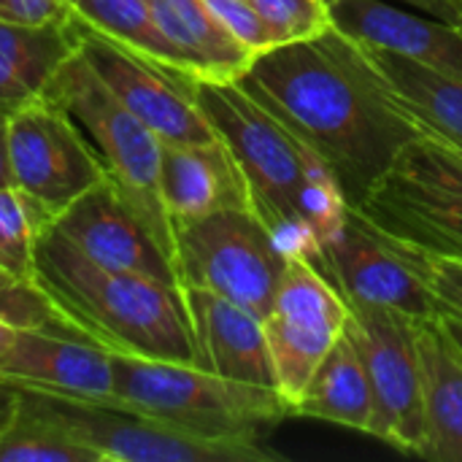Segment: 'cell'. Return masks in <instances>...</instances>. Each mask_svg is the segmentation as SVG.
<instances>
[{
  "label": "cell",
  "mask_w": 462,
  "mask_h": 462,
  "mask_svg": "<svg viewBox=\"0 0 462 462\" xmlns=\"http://www.w3.org/2000/svg\"><path fill=\"white\" fill-rule=\"evenodd\" d=\"M238 84L333 168L349 206L420 135L363 46L336 27L257 54Z\"/></svg>",
  "instance_id": "obj_1"
},
{
  "label": "cell",
  "mask_w": 462,
  "mask_h": 462,
  "mask_svg": "<svg viewBox=\"0 0 462 462\" xmlns=\"http://www.w3.org/2000/svg\"><path fill=\"white\" fill-rule=\"evenodd\" d=\"M192 97L233 152L249 206L282 252L319 260L322 241L344 222L349 200L333 168L238 81L189 79Z\"/></svg>",
  "instance_id": "obj_2"
},
{
  "label": "cell",
  "mask_w": 462,
  "mask_h": 462,
  "mask_svg": "<svg viewBox=\"0 0 462 462\" xmlns=\"http://www.w3.org/2000/svg\"><path fill=\"white\" fill-rule=\"evenodd\" d=\"M38 276L95 344L149 360L200 363L181 287L133 271L103 268L51 225L38 241Z\"/></svg>",
  "instance_id": "obj_3"
},
{
  "label": "cell",
  "mask_w": 462,
  "mask_h": 462,
  "mask_svg": "<svg viewBox=\"0 0 462 462\" xmlns=\"http://www.w3.org/2000/svg\"><path fill=\"white\" fill-rule=\"evenodd\" d=\"M116 409L203 439L263 441L290 417L279 390L241 384L184 363L111 352Z\"/></svg>",
  "instance_id": "obj_4"
},
{
  "label": "cell",
  "mask_w": 462,
  "mask_h": 462,
  "mask_svg": "<svg viewBox=\"0 0 462 462\" xmlns=\"http://www.w3.org/2000/svg\"><path fill=\"white\" fill-rule=\"evenodd\" d=\"M46 92L57 97L84 127L100 152L111 181L119 187V192L127 198V203L135 208V214L154 233L176 265L173 219L165 208L160 187V135L114 97V92L100 81L79 49L65 60Z\"/></svg>",
  "instance_id": "obj_5"
},
{
  "label": "cell",
  "mask_w": 462,
  "mask_h": 462,
  "mask_svg": "<svg viewBox=\"0 0 462 462\" xmlns=\"http://www.w3.org/2000/svg\"><path fill=\"white\" fill-rule=\"evenodd\" d=\"M355 208L414 249L462 260V157L436 141L411 138Z\"/></svg>",
  "instance_id": "obj_6"
},
{
  "label": "cell",
  "mask_w": 462,
  "mask_h": 462,
  "mask_svg": "<svg viewBox=\"0 0 462 462\" xmlns=\"http://www.w3.org/2000/svg\"><path fill=\"white\" fill-rule=\"evenodd\" d=\"M181 287L208 290L257 317L271 311L287 254L252 208H222L173 222Z\"/></svg>",
  "instance_id": "obj_7"
},
{
  "label": "cell",
  "mask_w": 462,
  "mask_h": 462,
  "mask_svg": "<svg viewBox=\"0 0 462 462\" xmlns=\"http://www.w3.org/2000/svg\"><path fill=\"white\" fill-rule=\"evenodd\" d=\"M11 184L54 222L73 200L108 176V168L73 114L49 92L8 114Z\"/></svg>",
  "instance_id": "obj_8"
},
{
  "label": "cell",
  "mask_w": 462,
  "mask_h": 462,
  "mask_svg": "<svg viewBox=\"0 0 462 462\" xmlns=\"http://www.w3.org/2000/svg\"><path fill=\"white\" fill-rule=\"evenodd\" d=\"M346 336L360 352L371 387V436L379 441L420 455L425 441V395L420 363L417 319L376 309L352 306Z\"/></svg>",
  "instance_id": "obj_9"
},
{
  "label": "cell",
  "mask_w": 462,
  "mask_h": 462,
  "mask_svg": "<svg viewBox=\"0 0 462 462\" xmlns=\"http://www.w3.org/2000/svg\"><path fill=\"white\" fill-rule=\"evenodd\" d=\"M317 265L352 306L401 311L417 322H436L441 306L425 284L411 246L379 230L349 206L344 222L322 241Z\"/></svg>",
  "instance_id": "obj_10"
},
{
  "label": "cell",
  "mask_w": 462,
  "mask_h": 462,
  "mask_svg": "<svg viewBox=\"0 0 462 462\" xmlns=\"http://www.w3.org/2000/svg\"><path fill=\"white\" fill-rule=\"evenodd\" d=\"M349 303L328 273L303 254H290L271 311L263 317L276 390L292 406L314 371L344 336Z\"/></svg>",
  "instance_id": "obj_11"
},
{
  "label": "cell",
  "mask_w": 462,
  "mask_h": 462,
  "mask_svg": "<svg viewBox=\"0 0 462 462\" xmlns=\"http://www.w3.org/2000/svg\"><path fill=\"white\" fill-rule=\"evenodd\" d=\"M46 398V395H43ZM57 420L103 462H273L263 441L203 439L135 411L49 398Z\"/></svg>",
  "instance_id": "obj_12"
},
{
  "label": "cell",
  "mask_w": 462,
  "mask_h": 462,
  "mask_svg": "<svg viewBox=\"0 0 462 462\" xmlns=\"http://www.w3.org/2000/svg\"><path fill=\"white\" fill-rule=\"evenodd\" d=\"M79 51L114 92V97L133 111L160 141L171 143H211L217 130L198 108L189 76L168 70L143 54H135L111 38L92 32L79 22Z\"/></svg>",
  "instance_id": "obj_13"
},
{
  "label": "cell",
  "mask_w": 462,
  "mask_h": 462,
  "mask_svg": "<svg viewBox=\"0 0 462 462\" xmlns=\"http://www.w3.org/2000/svg\"><path fill=\"white\" fill-rule=\"evenodd\" d=\"M51 227L84 257L103 268L133 271L171 287H181L179 271L154 233L143 225L119 187L106 176L73 200ZM184 290V287H181Z\"/></svg>",
  "instance_id": "obj_14"
},
{
  "label": "cell",
  "mask_w": 462,
  "mask_h": 462,
  "mask_svg": "<svg viewBox=\"0 0 462 462\" xmlns=\"http://www.w3.org/2000/svg\"><path fill=\"white\" fill-rule=\"evenodd\" d=\"M0 382L19 393L116 409L111 349L79 336L19 328L0 360Z\"/></svg>",
  "instance_id": "obj_15"
},
{
  "label": "cell",
  "mask_w": 462,
  "mask_h": 462,
  "mask_svg": "<svg viewBox=\"0 0 462 462\" xmlns=\"http://www.w3.org/2000/svg\"><path fill=\"white\" fill-rule=\"evenodd\" d=\"M330 16L357 43L390 49L462 81V24L395 0H341L330 5Z\"/></svg>",
  "instance_id": "obj_16"
},
{
  "label": "cell",
  "mask_w": 462,
  "mask_h": 462,
  "mask_svg": "<svg viewBox=\"0 0 462 462\" xmlns=\"http://www.w3.org/2000/svg\"><path fill=\"white\" fill-rule=\"evenodd\" d=\"M184 298L198 341V365L230 382L276 390L263 317L198 287H184Z\"/></svg>",
  "instance_id": "obj_17"
},
{
  "label": "cell",
  "mask_w": 462,
  "mask_h": 462,
  "mask_svg": "<svg viewBox=\"0 0 462 462\" xmlns=\"http://www.w3.org/2000/svg\"><path fill=\"white\" fill-rule=\"evenodd\" d=\"M160 187L173 222L222 208H252L246 179L219 138L211 143L162 141Z\"/></svg>",
  "instance_id": "obj_18"
},
{
  "label": "cell",
  "mask_w": 462,
  "mask_h": 462,
  "mask_svg": "<svg viewBox=\"0 0 462 462\" xmlns=\"http://www.w3.org/2000/svg\"><path fill=\"white\" fill-rule=\"evenodd\" d=\"M355 41V38H352ZM376 73L382 76L390 100L411 122V127L462 157V81L425 68L390 49L360 43Z\"/></svg>",
  "instance_id": "obj_19"
},
{
  "label": "cell",
  "mask_w": 462,
  "mask_h": 462,
  "mask_svg": "<svg viewBox=\"0 0 462 462\" xmlns=\"http://www.w3.org/2000/svg\"><path fill=\"white\" fill-rule=\"evenodd\" d=\"M149 11L173 46L181 73L200 81H241L254 62L246 49L206 5V0H146Z\"/></svg>",
  "instance_id": "obj_20"
},
{
  "label": "cell",
  "mask_w": 462,
  "mask_h": 462,
  "mask_svg": "<svg viewBox=\"0 0 462 462\" xmlns=\"http://www.w3.org/2000/svg\"><path fill=\"white\" fill-rule=\"evenodd\" d=\"M79 49V19L46 24L0 19V114L43 95L65 60Z\"/></svg>",
  "instance_id": "obj_21"
},
{
  "label": "cell",
  "mask_w": 462,
  "mask_h": 462,
  "mask_svg": "<svg viewBox=\"0 0 462 462\" xmlns=\"http://www.w3.org/2000/svg\"><path fill=\"white\" fill-rule=\"evenodd\" d=\"M422 395H425V441L420 457L462 462V352L441 325L422 322L420 336Z\"/></svg>",
  "instance_id": "obj_22"
},
{
  "label": "cell",
  "mask_w": 462,
  "mask_h": 462,
  "mask_svg": "<svg viewBox=\"0 0 462 462\" xmlns=\"http://www.w3.org/2000/svg\"><path fill=\"white\" fill-rule=\"evenodd\" d=\"M290 417H309L371 433V387L360 352L346 330L325 355L300 398L290 406Z\"/></svg>",
  "instance_id": "obj_23"
},
{
  "label": "cell",
  "mask_w": 462,
  "mask_h": 462,
  "mask_svg": "<svg viewBox=\"0 0 462 462\" xmlns=\"http://www.w3.org/2000/svg\"><path fill=\"white\" fill-rule=\"evenodd\" d=\"M0 462H103L79 441L51 411L49 398L19 393V401L0 428Z\"/></svg>",
  "instance_id": "obj_24"
},
{
  "label": "cell",
  "mask_w": 462,
  "mask_h": 462,
  "mask_svg": "<svg viewBox=\"0 0 462 462\" xmlns=\"http://www.w3.org/2000/svg\"><path fill=\"white\" fill-rule=\"evenodd\" d=\"M70 14L92 32H100L119 46L181 73V62L160 32L146 0H70Z\"/></svg>",
  "instance_id": "obj_25"
},
{
  "label": "cell",
  "mask_w": 462,
  "mask_h": 462,
  "mask_svg": "<svg viewBox=\"0 0 462 462\" xmlns=\"http://www.w3.org/2000/svg\"><path fill=\"white\" fill-rule=\"evenodd\" d=\"M49 217L14 184L0 187V268L19 279L41 282L38 241L49 227Z\"/></svg>",
  "instance_id": "obj_26"
},
{
  "label": "cell",
  "mask_w": 462,
  "mask_h": 462,
  "mask_svg": "<svg viewBox=\"0 0 462 462\" xmlns=\"http://www.w3.org/2000/svg\"><path fill=\"white\" fill-rule=\"evenodd\" d=\"M0 319L14 328L65 333L92 341L79 319L43 287V282L19 279L5 268H0Z\"/></svg>",
  "instance_id": "obj_27"
},
{
  "label": "cell",
  "mask_w": 462,
  "mask_h": 462,
  "mask_svg": "<svg viewBox=\"0 0 462 462\" xmlns=\"http://www.w3.org/2000/svg\"><path fill=\"white\" fill-rule=\"evenodd\" d=\"M268 27L276 46L306 41L333 27L330 5L325 0H246Z\"/></svg>",
  "instance_id": "obj_28"
},
{
  "label": "cell",
  "mask_w": 462,
  "mask_h": 462,
  "mask_svg": "<svg viewBox=\"0 0 462 462\" xmlns=\"http://www.w3.org/2000/svg\"><path fill=\"white\" fill-rule=\"evenodd\" d=\"M411 254H414V263H417L425 284L436 295L441 314L452 311V314L462 317V260L430 254V252H422L414 246H411Z\"/></svg>",
  "instance_id": "obj_29"
},
{
  "label": "cell",
  "mask_w": 462,
  "mask_h": 462,
  "mask_svg": "<svg viewBox=\"0 0 462 462\" xmlns=\"http://www.w3.org/2000/svg\"><path fill=\"white\" fill-rule=\"evenodd\" d=\"M206 5L254 54H263L276 46L268 27L263 24V19L254 14V8L246 0H206Z\"/></svg>",
  "instance_id": "obj_30"
},
{
  "label": "cell",
  "mask_w": 462,
  "mask_h": 462,
  "mask_svg": "<svg viewBox=\"0 0 462 462\" xmlns=\"http://www.w3.org/2000/svg\"><path fill=\"white\" fill-rule=\"evenodd\" d=\"M70 16V0H0V19L46 24Z\"/></svg>",
  "instance_id": "obj_31"
},
{
  "label": "cell",
  "mask_w": 462,
  "mask_h": 462,
  "mask_svg": "<svg viewBox=\"0 0 462 462\" xmlns=\"http://www.w3.org/2000/svg\"><path fill=\"white\" fill-rule=\"evenodd\" d=\"M325 3L333 5V3H341V0H325ZM395 3H403V5H411L417 11H425L430 16L462 24V0H395Z\"/></svg>",
  "instance_id": "obj_32"
},
{
  "label": "cell",
  "mask_w": 462,
  "mask_h": 462,
  "mask_svg": "<svg viewBox=\"0 0 462 462\" xmlns=\"http://www.w3.org/2000/svg\"><path fill=\"white\" fill-rule=\"evenodd\" d=\"M8 116L0 114V187L11 184V168H8V138H5Z\"/></svg>",
  "instance_id": "obj_33"
},
{
  "label": "cell",
  "mask_w": 462,
  "mask_h": 462,
  "mask_svg": "<svg viewBox=\"0 0 462 462\" xmlns=\"http://www.w3.org/2000/svg\"><path fill=\"white\" fill-rule=\"evenodd\" d=\"M16 401H19V390H14V387H8V384L0 382V428H3L5 420L11 417Z\"/></svg>",
  "instance_id": "obj_34"
},
{
  "label": "cell",
  "mask_w": 462,
  "mask_h": 462,
  "mask_svg": "<svg viewBox=\"0 0 462 462\" xmlns=\"http://www.w3.org/2000/svg\"><path fill=\"white\" fill-rule=\"evenodd\" d=\"M441 325H444V330L449 333V338L460 346L462 352V317L452 314V311H444L441 314Z\"/></svg>",
  "instance_id": "obj_35"
},
{
  "label": "cell",
  "mask_w": 462,
  "mask_h": 462,
  "mask_svg": "<svg viewBox=\"0 0 462 462\" xmlns=\"http://www.w3.org/2000/svg\"><path fill=\"white\" fill-rule=\"evenodd\" d=\"M16 330H19V328H14V325H8V322L0 319V360H3L5 352L11 349V344H14V338H16Z\"/></svg>",
  "instance_id": "obj_36"
}]
</instances>
